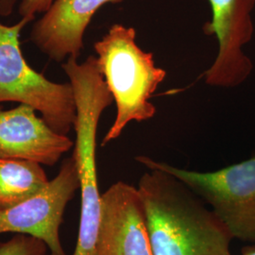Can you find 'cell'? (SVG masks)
I'll use <instances>...</instances> for the list:
<instances>
[{"label":"cell","mask_w":255,"mask_h":255,"mask_svg":"<svg viewBox=\"0 0 255 255\" xmlns=\"http://www.w3.org/2000/svg\"><path fill=\"white\" fill-rule=\"evenodd\" d=\"M49 181L42 164L0 158V212L34 196Z\"/></svg>","instance_id":"cell-10"},{"label":"cell","mask_w":255,"mask_h":255,"mask_svg":"<svg viewBox=\"0 0 255 255\" xmlns=\"http://www.w3.org/2000/svg\"><path fill=\"white\" fill-rule=\"evenodd\" d=\"M80 189L73 156L65 158L46 187L26 201L0 212V235L22 234L36 237L48 248L47 255H66L60 237L65 209Z\"/></svg>","instance_id":"cell-5"},{"label":"cell","mask_w":255,"mask_h":255,"mask_svg":"<svg viewBox=\"0 0 255 255\" xmlns=\"http://www.w3.org/2000/svg\"><path fill=\"white\" fill-rule=\"evenodd\" d=\"M241 255H255V244L245 247L241 251Z\"/></svg>","instance_id":"cell-14"},{"label":"cell","mask_w":255,"mask_h":255,"mask_svg":"<svg viewBox=\"0 0 255 255\" xmlns=\"http://www.w3.org/2000/svg\"><path fill=\"white\" fill-rule=\"evenodd\" d=\"M212 20L204 25L207 35H215L219 52L204 74L212 87L233 88L246 81L254 64L243 47L254 35L252 12L255 0H209Z\"/></svg>","instance_id":"cell-6"},{"label":"cell","mask_w":255,"mask_h":255,"mask_svg":"<svg viewBox=\"0 0 255 255\" xmlns=\"http://www.w3.org/2000/svg\"><path fill=\"white\" fill-rule=\"evenodd\" d=\"M137 188L153 255H232L228 227L179 179L148 169Z\"/></svg>","instance_id":"cell-1"},{"label":"cell","mask_w":255,"mask_h":255,"mask_svg":"<svg viewBox=\"0 0 255 255\" xmlns=\"http://www.w3.org/2000/svg\"><path fill=\"white\" fill-rule=\"evenodd\" d=\"M123 0H55L38 19L29 33V41L50 60L62 63L79 59L83 38L93 16L102 6Z\"/></svg>","instance_id":"cell-9"},{"label":"cell","mask_w":255,"mask_h":255,"mask_svg":"<svg viewBox=\"0 0 255 255\" xmlns=\"http://www.w3.org/2000/svg\"><path fill=\"white\" fill-rule=\"evenodd\" d=\"M18 0H0V16L8 17L12 14Z\"/></svg>","instance_id":"cell-13"},{"label":"cell","mask_w":255,"mask_h":255,"mask_svg":"<svg viewBox=\"0 0 255 255\" xmlns=\"http://www.w3.org/2000/svg\"><path fill=\"white\" fill-rule=\"evenodd\" d=\"M90 255H153L137 187L118 182L101 194V219Z\"/></svg>","instance_id":"cell-7"},{"label":"cell","mask_w":255,"mask_h":255,"mask_svg":"<svg viewBox=\"0 0 255 255\" xmlns=\"http://www.w3.org/2000/svg\"><path fill=\"white\" fill-rule=\"evenodd\" d=\"M29 22L21 18L10 26L0 22V103L28 105L55 131L67 135L76 118L73 89L69 82H52L27 64L20 36Z\"/></svg>","instance_id":"cell-3"},{"label":"cell","mask_w":255,"mask_h":255,"mask_svg":"<svg viewBox=\"0 0 255 255\" xmlns=\"http://www.w3.org/2000/svg\"><path fill=\"white\" fill-rule=\"evenodd\" d=\"M55 0H21L18 13L21 18H27L31 22L37 14L45 13Z\"/></svg>","instance_id":"cell-12"},{"label":"cell","mask_w":255,"mask_h":255,"mask_svg":"<svg viewBox=\"0 0 255 255\" xmlns=\"http://www.w3.org/2000/svg\"><path fill=\"white\" fill-rule=\"evenodd\" d=\"M73 146L71 138L55 131L32 107L0 106V158L53 166Z\"/></svg>","instance_id":"cell-8"},{"label":"cell","mask_w":255,"mask_h":255,"mask_svg":"<svg viewBox=\"0 0 255 255\" xmlns=\"http://www.w3.org/2000/svg\"><path fill=\"white\" fill-rule=\"evenodd\" d=\"M133 27L115 24L94 45L97 63L117 105V117L101 142L118 139L128 124L152 119L156 107L149 102L166 72L155 65L152 53L136 44Z\"/></svg>","instance_id":"cell-2"},{"label":"cell","mask_w":255,"mask_h":255,"mask_svg":"<svg viewBox=\"0 0 255 255\" xmlns=\"http://www.w3.org/2000/svg\"><path fill=\"white\" fill-rule=\"evenodd\" d=\"M147 169L171 174L213 210L239 241L255 244V156L213 172H198L137 156Z\"/></svg>","instance_id":"cell-4"},{"label":"cell","mask_w":255,"mask_h":255,"mask_svg":"<svg viewBox=\"0 0 255 255\" xmlns=\"http://www.w3.org/2000/svg\"><path fill=\"white\" fill-rule=\"evenodd\" d=\"M46 243L36 237L15 234L8 241L0 242V255H47Z\"/></svg>","instance_id":"cell-11"}]
</instances>
